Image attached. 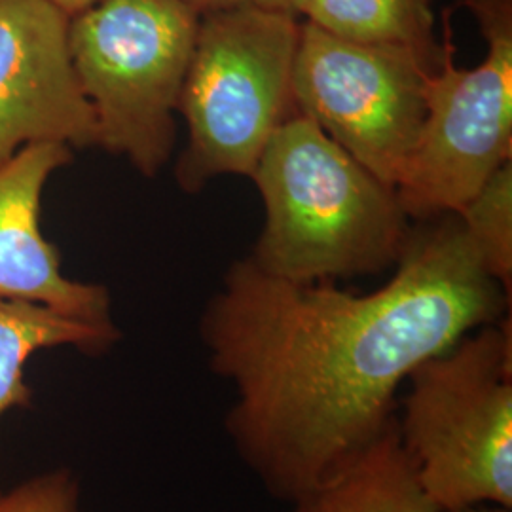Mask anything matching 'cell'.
I'll list each match as a JSON object with an SVG mask.
<instances>
[{
	"label": "cell",
	"mask_w": 512,
	"mask_h": 512,
	"mask_svg": "<svg viewBox=\"0 0 512 512\" xmlns=\"http://www.w3.org/2000/svg\"><path fill=\"white\" fill-rule=\"evenodd\" d=\"M0 512H82L80 482L69 469L35 476L10 492H0Z\"/></svg>",
	"instance_id": "obj_14"
},
{
	"label": "cell",
	"mask_w": 512,
	"mask_h": 512,
	"mask_svg": "<svg viewBox=\"0 0 512 512\" xmlns=\"http://www.w3.org/2000/svg\"><path fill=\"white\" fill-rule=\"evenodd\" d=\"M304 18L336 37L408 50L431 71L444 55L431 0H315Z\"/></svg>",
	"instance_id": "obj_12"
},
{
	"label": "cell",
	"mask_w": 512,
	"mask_h": 512,
	"mask_svg": "<svg viewBox=\"0 0 512 512\" xmlns=\"http://www.w3.org/2000/svg\"><path fill=\"white\" fill-rule=\"evenodd\" d=\"M452 512H512V509H503V507H492V505H482V507H471V509H461V511Z\"/></svg>",
	"instance_id": "obj_18"
},
{
	"label": "cell",
	"mask_w": 512,
	"mask_h": 512,
	"mask_svg": "<svg viewBox=\"0 0 512 512\" xmlns=\"http://www.w3.org/2000/svg\"><path fill=\"white\" fill-rule=\"evenodd\" d=\"M509 313L511 296L458 215H442L412 232L395 274L370 293L236 260L200 336L211 372L234 391L226 437L268 495L293 505L395 423L399 391L423 361Z\"/></svg>",
	"instance_id": "obj_1"
},
{
	"label": "cell",
	"mask_w": 512,
	"mask_h": 512,
	"mask_svg": "<svg viewBox=\"0 0 512 512\" xmlns=\"http://www.w3.org/2000/svg\"><path fill=\"white\" fill-rule=\"evenodd\" d=\"M46 2L54 4L55 8H59L61 12H65V14L71 18L74 14L82 12L84 8L95 4L97 0H46Z\"/></svg>",
	"instance_id": "obj_17"
},
{
	"label": "cell",
	"mask_w": 512,
	"mask_h": 512,
	"mask_svg": "<svg viewBox=\"0 0 512 512\" xmlns=\"http://www.w3.org/2000/svg\"><path fill=\"white\" fill-rule=\"evenodd\" d=\"M300 21L255 2L203 14L179 109L188 145L177 162L184 192L222 175L253 177L277 128L298 114L293 69Z\"/></svg>",
	"instance_id": "obj_4"
},
{
	"label": "cell",
	"mask_w": 512,
	"mask_h": 512,
	"mask_svg": "<svg viewBox=\"0 0 512 512\" xmlns=\"http://www.w3.org/2000/svg\"><path fill=\"white\" fill-rule=\"evenodd\" d=\"M188 6H192L200 16L203 14H211V12H219V10H228L234 6L241 4H249L253 0H184Z\"/></svg>",
	"instance_id": "obj_16"
},
{
	"label": "cell",
	"mask_w": 512,
	"mask_h": 512,
	"mask_svg": "<svg viewBox=\"0 0 512 512\" xmlns=\"http://www.w3.org/2000/svg\"><path fill=\"white\" fill-rule=\"evenodd\" d=\"M200 14L184 0H97L69 18V54L97 147L156 177L175 147Z\"/></svg>",
	"instance_id": "obj_5"
},
{
	"label": "cell",
	"mask_w": 512,
	"mask_h": 512,
	"mask_svg": "<svg viewBox=\"0 0 512 512\" xmlns=\"http://www.w3.org/2000/svg\"><path fill=\"white\" fill-rule=\"evenodd\" d=\"M69 16L46 0H0V164L35 143L97 147L69 54Z\"/></svg>",
	"instance_id": "obj_8"
},
{
	"label": "cell",
	"mask_w": 512,
	"mask_h": 512,
	"mask_svg": "<svg viewBox=\"0 0 512 512\" xmlns=\"http://www.w3.org/2000/svg\"><path fill=\"white\" fill-rule=\"evenodd\" d=\"M120 340L116 325L86 323L46 306L0 298V418L12 408H29L33 391L23 366L40 349L71 348L103 353Z\"/></svg>",
	"instance_id": "obj_11"
},
{
	"label": "cell",
	"mask_w": 512,
	"mask_h": 512,
	"mask_svg": "<svg viewBox=\"0 0 512 512\" xmlns=\"http://www.w3.org/2000/svg\"><path fill=\"white\" fill-rule=\"evenodd\" d=\"M397 437L440 512L512 509V321L465 334L406 380Z\"/></svg>",
	"instance_id": "obj_3"
},
{
	"label": "cell",
	"mask_w": 512,
	"mask_h": 512,
	"mask_svg": "<svg viewBox=\"0 0 512 512\" xmlns=\"http://www.w3.org/2000/svg\"><path fill=\"white\" fill-rule=\"evenodd\" d=\"M266 220L249 258L287 281H336L397 266L412 238L397 190L304 114L281 124L251 177Z\"/></svg>",
	"instance_id": "obj_2"
},
{
	"label": "cell",
	"mask_w": 512,
	"mask_h": 512,
	"mask_svg": "<svg viewBox=\"0 0 512 512\" xmlns=\"http://www.w3.org/2000/svg\"><path fill=\"white\" fill-rule=\"evenodd\" d=\"M486 40L473 69L444 55L425 80V122L397 196L410 219L456 215L495 171L512 160V0H463Z\"/></svg>",
	"instance_id": "obj_6"
},
{
	"label": "cell",
	"mask_w": 512,
	"mask_h": 512,
	"mask_svg": "<svg viewBox=\"0 0 512 512\" xmlns=\"http://www.w3.org/2000/svg\"><path fill=\"white\" fill-rule=\"evenodd\" d=\"M258 6L268 8V10H275V12H285L291 16H304L306 10L310 8L315 0H253Z\"/></svg>",
	"instance_id": "obj_15"
},
{
	"label": "cell",
	"mask_w": 512,
	"mask_h": 512,
	"mask_svg": "<svg viewBox=\"0 0 512 512\" xmlns=\"http://www.w3.org/2000/svg\"><path fill=\"white\" fill-rule=\"evenodd\" d=\"M71 160L73 150L67 145L35 143L0 164V298L112 327L109 291L65 277L57 249L40 232L44 186Z\"/></svg>",
	"instance_id": "obj_9"
},
{
	"label": "cell",
	"mask_w": 512,
	"mask_h": 512,
	"mask_svg": "<svg viewBox=\"0 0 512 512\" xmlns=\"http://www.w3.org/2000/svg\"><path fill=\"white\" fill-rule=\"evenodd\" d=\"M293 507L294 512H440L421 490L395 423L344 471Z\"/></svg>",
	"instance_id": "obj_10"
},
{
	"label": "cell",
	"mask_w": 512,
	"mask_h": 512,
	"mask_svg": "<svg viewBox=\"0 0 512 512\" xmlns=\"http://www.w3.org/2000/svg\"><path fill=\"white\" fill-rule=\"evenodd\" d=\"M456 215L486 274L512 296V160L501 165Z\"/></svg>",
	"instance_id": "obj_13"
},
{
	"label": "cell",
	"mask_w": 512,
	"mask_h": 512,
	"mask_svg": "<svg viewBox=\"0 0 512 512\" xmlns=\"http://www.w3.org/2000/svg\"><path fill=\"white\" fill-rule=\"evenodd\" d=\"M429 73L408 50L353 42L302 21L294 105L374 177L397 188L425 122Z\"/></svg>",
	"instance_id": "obj_7"
}]
</instances>
